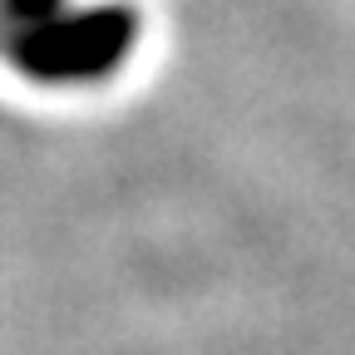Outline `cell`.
Wrapping results in <instances>:
<instances>
[{"mask_svg":"<svg viewBox=\"0 0 355 355\" xmlns=\"http://www.w3.org/2000/svg\"><path fill=\"white\" fill-rule=\"evenodd\" d=\"M139 40L144 15L128 0H69L60 15L0 40V60L35 89H99L128 69Z\"/></svg>","mask_w":355,"mask_h":355,"instance_id":"cell-1","label":"cell"},{"mask_svg":"<svg viewBox=\"0 0 355 355\" xmlns=\"http://www.w3.org/2000/svg\"><path fill=\"white\" fill-rule=\"evenodd\" d=\"M69 6V0H0V40H10L40 20H50Z\"/></svg>","mask_w":355,"mask_h":355,"instance_id":"cell-2","label":"cell"}]
</instances>
